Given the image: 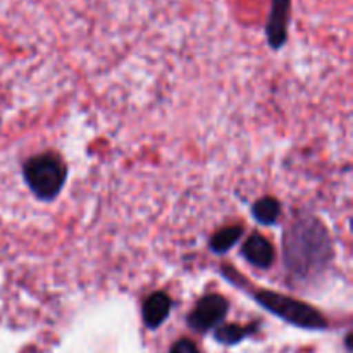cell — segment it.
I'll return each instance as SVG.
<instances>
[{
	"label": "cell",
	"mask_w": 353,
	"mask_h": 353,
	"mask_svg": "<svg viewBox=\"0 0 353 353\" xmlns=\"http://www.w3.org/2000/svg\"><path fill=\"white\" fill-rule=\"evenodd\" d=\"M334 259L333 241L316 216L296 217L283 236V265L296 285L323 278Z\"/></svg>",
	"instance_id": "cell-1"
},
{
	"label": "cell",
	"mask_w": 353,
	"mask_h": 353,
	"mask_svg": "<svg viewBox=\"0 0 353 353\" xmlns=\"http://www.w3.org/2000/svg\"><path fill=\"white\" fill-rule=\"evenodd\" d=\"M65 165L52 152L33 155L23 164V178L30 192L41 202H52L65 185Z\"/></svg>",
	"instance_id": "cell-2"
},
{
	"label": "cell",
	"mask_w": 353,
	"mask_h": 353,
	"mask_svg": "<svg viewBox=\"0 0 353 353\" xmlns=\"http://www.w3.org/2000/svg\"><path fill=\"white\" fill-rule=\"evenodd\" d=\"M254 300L262 309L274 314L276 317L292 324V326L310 331H323L327 327V321L324 319L319 310L300 302V300L292 299V296L268 292V290H257L254 293Z\"/></svg>",
	"instance_id": "cell-3"
},
{
	"label": "cell",
	"mask_w": 353,
	"mask_h": 353,
	"mask_svg": "<svg viewBox=\"0 0 353 353\" xmlns=\"http://www.w3.org/2000/svg\"><path fill=\"white\" fill-rule=\"evenodd\" d=\"M228 310H230L228 300L216 293H210L196 302L195 309L186 317V323L195 333H207L221 326V323L226 319Z\"/></svg>",
	"instance_id": "cell-4"
},
{
	"label": "cell",
	"mask_w": 353,
	"mask_h": 353,
	"mask_svg": "<svg viewBox=\"0 0 353 353\" xmlns=\"http://www.w3.org/2000/svg\"><path fill=\"white\" fill-rule=\"evenodd\" d=\"M290 12H292V0H271L268 23H265V37L269 47L279 50L288 38Z\"/></svg>",
	"instance_id": "cell-5"
},
{
	"label": "cell",
	"mask_w": 353,
	"mask_h": 353,
	"mask_svg": "<svg viewBox=\"0 0 353 353\" xmlns=\"http://www.w3.org/2000/svg\"><path fill=\"white\" fill-rule=\"evenodd\" d=\"M241 255L254 268L269 269L272 265V262H274V247H272V243L268 238L255 233L243 243Z\"/></svg>",
	"instance_id": "cell-6"
},
{
	"label": "cell",
	"mask_w": 353,
	"mask_h": 353,
	"mask_svg": "<svg viewBox=\"0 0 353 353\" xmlns=\"http://www.w3.org/2000/svg\"><path fill=\"white\" fill-rule=\"evenodd\" d=\"M172 300L168 293L155 292L148 296L141 305V316H143V323L148 330H157L159 326L165 323L171 312Z\"/></svg>",
	"instance_id": "cell-7"
},
{
	"label": "cell",
	"mask_w": 353,
	"mask_h": 353,
	"mask_svg": "<svg viewBox=\"0 0 353 353\" xmlns=\"http://www.w3.org/2000/svg\"><path fill=\"white\" fill-rule=\"evenodd\" d=\"M241 236H243V228L241 226L223 228L216 234H212V238L209 240L210 252H214L217 255L226 254V252H230L241 240Z\"/></svg>",
	"instance_id": "cell-8"
},
{
	"label": "cell",
	"mask_w": 353,
	"mask_h": 353,
	"mask_svg": "<svg viewBox=\"0 0 353 353\" xmlns=\"http://www.w3.org/2000/svg\"><path fill=\"white\" fill-rule=\"evenodd\" d=\"M252 216L262 226H271V224L278 223L279 216H281V205L272 196H264L252 205Z\"/></svg>",
	"instance_id": "cell-9"
},
{
	"label": "cell",
	"mask_w": 353,
	"mask_h": 353,
	"mask_svg": "<svg viewBox=\"0 0 353 353\" xmlns=\"http://www.w3.org/2000/svg\"><path fill=\"white\" fill-rule=\"evenodd\" d=\"M255 330H257V324H250V326L230 324V326L217 327L216 333H214V338L223 345H236L240 343L241 340L250 336L252 333H255Z\"/></svg>",
	"instance_id": "cell-10"
},
{
	"label": "cell",
	"mask_w": 353,
	"mask_h": 353,
	"mask_svg": "<svg viewBox=\"0 0 353 353\" xmlns=\"http://www.w3.org/2000/svg\"><path fill=\"white\" fill-rule=\"evenodd\" d=\"M169 353H200V352L192 340H188V338H181V340H178L174 345H172L171 352Z\"/></svg>",
	"instance_id": "cell-11"
}]
</instances>
